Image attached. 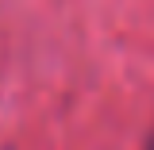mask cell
<instances>
[{
  "label": "cell",
  "mask_w": 154,
  "mask_h": 150,
  "mask_svg": "<svg viewBox=\"0 0 154 150\" xmlns=\"http://www.w3.org/2000/svg\"><path fill=\"white\" fill-rule=\"evenodd\" d=\"M150 150H154V139H150Z\"/></svg>",
  "instance_id": "cell-1"
}]
</instances>
